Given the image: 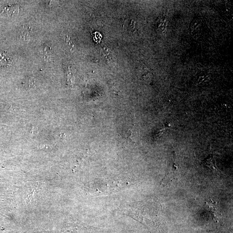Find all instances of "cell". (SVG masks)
<instances>
[{
  "mask_svg": "<svg viewBox=\"0 0 233 233\" xmlns=\"http://www.w3.org/2000/svg\"><path fill=\"white\" fill-rule=\"evenodd\" d=\"M164 17H162L161 18L159 19L158 22V28L159 30L163 32L164 31H166V29H167V27L168 26V23H167V20Z\"/></svg>",
  "mask_w": 233,
  "mask_h": 233,
  "instance_id": "cell-2",
  "label": "cell"
},
{
  "mask_svg": "<svg viewBox=\"0 0 233 233\" xmlns=\"http://www.w3.org/2000/svg\"><path fill=\"white\" fill-rule=\"evenodd\" d=\"M2 10H3L2 11V13H6L11 16L18 14L20 12L19 6L16 5H7Z\"/></svg>",
  "mask_w": 233,
  "mask_h": 233,
  "instance_id": "cell-1",
  "label": "cell"
},
{
  "mask_svg": "<svg viewBox=\"0 0 233 233\" xmlns=\"http://www.w3.org/2000/svg\"><path fill=\"white\" fill-rule=\"evenodd\" d=\"M7 56L6 54H0V67L5 66L7 65H9L10 64V59Z\"/></svg>",
  "mask_w": 233,
  "mask_h": 233,
  "instance_id": "cell-4",
  "label": "cell"
},
{
  "mask_svg": "<svg viewBox=\"0 0 233 233\" xmlns=\"http://www.w3.org/2000/svg\"><path fill=\"white\" fill-rule=\"evenodd\" d=\"M206 204L207 205L209 206V207L210 208V210H211V214L213 215L214 218L217 219L216 217L217 214H218V211H217V208L215 206L216 204H212V203L210 202V203H207Z\"/></svg>",
  "mask_w": 233,
  "mask_h": 233,
  "instance_id": "cell-5",
  "label": "cell"
},
{
  "mask_svg": "<svg viewBox=\"0 0 233 233\" xmlns=\"http://www.w3.org/2000/svg\"><path fill=\"white\" fill-rule=\"evenodd\" d=\"M204 164L213 170L217 169V167H216V164H215V159H214L213 156L211 155L209 156L208 158H207V159L205 161Z\"/></svg>",
  "mask_w": 233,
  "mask_h": 233,
  "instance_id": "cell-3",
  "label": "cell"
},
{
  "mask_svg": "<svg viewBox=\"0 0 233 233\" xmlns=\"http://www.w3.org/2000/svg\"><path fill=\"white\" fill-rule=\"evenodd\" d=\"M95 37H94V39H95V40L97 42H98V40L99 41L101 39L102 37H99V36H101L100 34L98 32H95Z\"/></svg>",
  "mask_w": 233,
  "mask_h": 233,
  "instance_id": "cell-6",
  "label": "cell"
}]
</instances>
